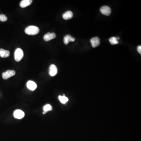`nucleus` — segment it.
<instances>
[{"label":"nucleus","mask_w":141,"mask_h":141,"mask_svg":"<svg viewBox=\"0 0 141 141\" xmlns=\"http://www.w3.org/2000/svg\"><path fill=\"white\" fill-rule=\"evenodd\" d=\"M39 29L37 26H31L26 28L25 32L26 34L28 35H34L39 33Z\"/></svg>","instance_id":"nucleus-1"},{"label":"nucleus","mask_w":141,"mask_h":141,"mask_svg":"<svg viewBox=\"0 0 141 141\" xmlns=\"http://www.w3.org/2000/svg\"><path fill=\"white\" fill-rule=\"evenodd\" d=\"M24 57V52L21 48H17L16 49L14 54L15 60L16 62H19Z\"/></svg>","instance_id":"nucleus-2"},{"label":"nucleus","mask_w":141,"mask_h":141,"mask_svg":"<svg viewBox=\"0 0 141 141\" xmlns=\"http://www.w3.org/2000/svg\"><path fill=\"white\" fill-rule=\"evenodd\" d=\"M15 75V72L14 70H8L5 72L3 73L2 77L4 80H7L11 77Z\"/></svg>","instance_id":"nucleus-3"},{"label":"nucleus","mask_w":141,"mask_h":141,"mask_svg":"<svg viewBox=\"0 0 141 141\" xmlns=\"http://www.w3.org/2000/svg\"><path fill=\"white\" fill-rule=\"evenodd\" d=\"M101 13L106 16H109L111 12V10L110 7L106 6H104L100 9Z\"/></svg>","instance_id":"nucleus-4"},{"label":"nucleus","mask_w":141,"mask_h":141,"mask_svg":"<svg viewBox=\"0 0 141 141\" xmlns=\"http://www.w3.org/2000/svg\"><path fill=\"white\" fill-rule=\"evenodd\" d=\"M24 112L19 109L15 110L13 113L14 117L17 119L22 118L24 117Z\"/></svg>","instance_id":"nucleus-5"},{"label":"nucleus","mask_w":141,"mask_h":141,"mask_svg":"<svg viewBox=\"0 0 141 141\" xmlns=\"http://www.w3.org/2000/svg\"><path fill=\"white\" fill-rule=\"evenodd\" d=\"M56 34L55 33H47L44 37V39L46 41H49L56 38Z\"/></svg>","instance_id":"nucleus-6"},{"label":"nucleus","mask_w":141,"mask_h":141,"mask_svg":"<svg viewBox=\"0 0 141 141\" xmlns=\"http://www.w3.org/2000/svg\"><path fill=\"white\" fill-rule=\"evenodd\" d=\"M58 69L57 66L54 64H52L49 67V75L52 77H54L57 75Z\"/></svg>","instance_id":"nucleus-7"},{"label":"nucleus","mask_w":141,"mask_h":141,"mask_svg":"<svg viewBox=\"0 0 141 141\" xmlns=\"http://www.w3.org/2000/svg\"><path fill=\"white\" fill-rule=\"evenodd\" d=\"M91 43L93 47L94 48L97 47L100 45V39L98 37H95L92 38L91 40Z\"/></svg>","instance_id":"nucleus-8"},{"label":"nucleus","mask_w":141,"mask_h":141,"mask_svg":"<svg viewBox=\"0 0 141 141\" xmlns=\"http://www.w3.org/2000/svg\"><path fill=\"white\" fill-rule=\"evenodd\" d=\"M27 86L29 90L31 91H34L36 89L37 85L36 83L30 80L27 82Z\"/></svg>","instance_id":"nucleus-9"},{"label":"nucleus","mask_w":141,"mask_h":141,"mask_svg":"<svg viewBox=\"0 0 141 141\" xmlns=\"http://www.w3.org/2000/svg\"><path fill=\"white\" fill-rule=\"evenodd\" d=\"M32 0H23L21 1L20 6L22 8H26V7L29 6L32 3Z\"/></svg>","instance_id":"nucleus-10"},{"label":"nucleus","mask_w":141,"mask_h":141,"mask_svg":"<svg viewBox=\"0 0 141 141\" xmlns=\"http://www.w3.org/2000/svg\"><path fill=\"white\" fill-rule=\"evenodd\" d=\"M75 41V39L74 37H72L69 34L66 35L64 38V42L65 44L67 45L70 42H74Z\"/></svg>","instance_id":"nucleus-11"},{"label":"nucleus","mask_w":141,"mask_h":141,"mask_svg":"<svg viewBox=\"0 0 141 141\" xmlns=\"http://www.w3.org/2000/svg\"><path fill=\"white\" fill-rule=\"evenodd\" d=\"M73 16V12L70 11H68L63 14V18L64 20H68L72 18Z\"/></svg>","instance_id":"nucleus-12"},{"label":"nucleus","mask_w":141,"mask_h":141,"mask_svg":"<svg viewBox=\"0 0 141 141\" xmlns=\"http://www.w3.org/2000/svg\"><path fill=\"white\" fill-rule=\"evenodd\" d=\"M10 56L9 51L4 50L3 49H0V56L2 58H7Z\"/></svg>","instance_id":"nucleus-13"},{"label":"nucleus","mask_w":141,"mask_h":141,"mask_svg":"<svg viewBox=\"0 0 141 141\" xmlns=\"http://www.w3.org/2000/svg\"><path fill=\"white\" fill-rule=\"evenodd\" d=\"M59 99L60 102L63 104L66 103L67 102H68V98L67 97L65 96V95L63 96H59Z\"/></svg>","instance_id":"nucleus-14"},{"label":"nucleus","mask_w":141,"mask_h":141,"mask_svg":"<svg viewBox=\"0 0 141 141\" xmlns=\"http://www.w3.org/2000/svg\"><path fill=\"white\" fill-rule=\"evenodd\" d=\"M43 110H44V112H43V114H45L48 111H51L52 110V107L49 104H47L44 106Z\"/></svg>","instance_id":"nucleus-15"},{"label":"nucleus","mask_w":141,"mask_h":141,"mask_svg":"<svg viewBox=\"0 0 141 141\" xmlns=\"http://www.w3.org/2000/svg\"><path fill=\"white\" fill-rule=\"evenodd\" d=\"M109 41L110 44L112 45H115L118 44L117 38L116 37H112L109 39Z\"/></svg>","instance_id":"nucleus-16"},{"label":"nucleus","mask_w":141,"mask_h":141,"mask_svg":"<svg viewBox=\"0 0 141 141\" xmlns=\"http://www.w3.org/2000/svg\"><path fill=\"white\" fill-rule=\"evenodd\" d=\"M7 16L5 15L4 14H1L0 15V21L2 22H5L7 21Z\"/></svg>","instance_id":"nucleus-17"},{"label":"nucleus","mask_w":141,"mask_h":141,"mask_svg":"<svg viewBox=\"0 0 141 141\" xmlns=\"http://www.w3.org/2000/svg\"><path fill=\"white\" fill-rule=\"evenodd\" d=\"M137 50H138V52L140 54H141V46H139L138 47V48H137Z\"/></svg>","instance_id":"nucleus-18"}]
</instances>
